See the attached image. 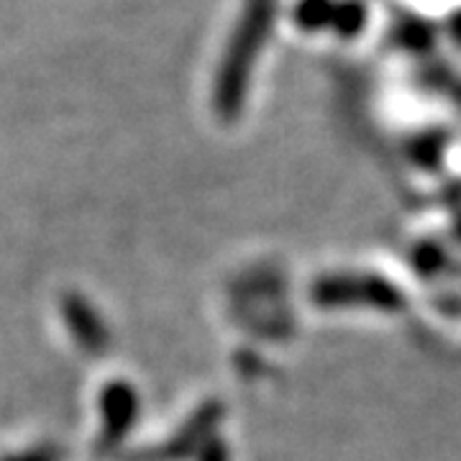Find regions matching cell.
Segmentation results:
<instances>
[{
  "label": "cell",
  "instance_id": "obj_2",
  "mask_svg": "<svg viewBox=\"0 0 461 461\" xmlns=\"http://www.w3.org/2000/svg\"><path fill=\"white\" fill-rule=\"evenodd\" d=\"M333 14H336V3L333 0H303L295 11L297 23L303 29H308V32L330 26L333 23Z\"/></svg>",
  "mask_w": 461,
  "mask_h": 461
},
{
  "label": "cell",
  "instance_id": "obj_3",
  "mask_svg": "<svg viewBox=\"0 0 461 461\" xmlns=\"http://www.w3.org/2000/svg\"><path fill=\"white\" fill-rule=\"evenodd\" d=\"M364 21H366V11L362 3L348 0V3H336V14H333V29L341 36H354L362 32Z\"/></svg>",
  "mask_w": 461,
  "mask_h": 461
},
{
  "label": "cell",
  "instance_id": "obj_1",
  "mask_svg": "<svg viewBox=\"0 0 461 461\" xmlns=\"http://www.w3.org/2000/svg\"><path fill=\"white\" fill-rule=\"evenodd\" d=\"M275 5H277L275 0H249L247 14L233 33V41H230L226 62H223V72H221V83H218V105L223 111L239 108L249 72L262 50L267 33L272 29Z\"/></svg>",
  "mask_w": 461,
  "mask_h": 461
},
{
  "label": "cell",
  "instance_id": "obj_4",
  "mask_svg": "<svg viewBox=\"0 0 461 461\" xmlns=\"http://www.w3.org/2000/svg\"><path fill=\"white\" fill-rule=\"evenodd\" d=\"M408 47H415V44H429L430 39H433V33L429 32V26H423V23H418V21H412V23H405V32L400 36Z\"/></svg>",
  "mask_w": 461,
  "mask_h": 461
}]
</instances>
